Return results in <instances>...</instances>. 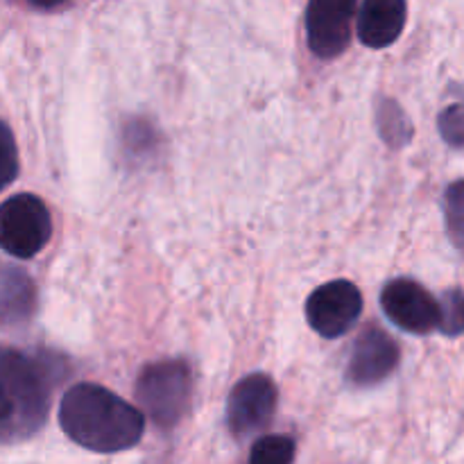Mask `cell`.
Wrapping results in <instances>:
<instances>
[{
	"label": "cell",
	"instance_id": "1",
	"mask_svg": "<svg viewBox=\"0 0 464 464\" xmlns=\"http://www.w3.org/2000/svg\"><path fill=\"white\" fill-rule=\"evenodd\" d=\"M62 430L95 453L130 451L145 430L143 411L95 383H77L62 397Z\"/></svg>",
	"mask_w": 464,
	"mask_h": 464
},
{
	"label": "cell",
	"instance_id": "2",
	"mask_svg": "<svg viewBox=\"0 0 464 464\" xmlns=\"http://www.w3.org/2000/svg\"><path fill=\"white\" fill-rule=\"evenodd\" d=\"M57 379L48 358L0 344V442H25L44 429Z\"/></svg>",
	"mask_w": 464,
	"mask_h": 464
},
{
	"label": "cell",
	"instance_id": "3",
	"mask_svg": "<svg viewBox=\"0 0 464 464\" xmlns=\"http://www.w3.org/2000/svg\"><path fill=\"white\" fill-rule=\"evenodd\" d=\"M193 374L184 361H159L136 381V401L159 429H172L188 412Z\"/></svg>",
	"mask_w": 464,
	"mask_h": 464
},
{
	"label": "cell",
	"instance_id": "4",
	"mask_svg": "<svg viewBox=\"0 0 464 464\" xmlns=\"http://www.w3.org/2000/svg\"><path fill=\"white\" fill-rule=\"evenodd\" d=\"M53 238V218L41 198L14 195L0 204V247L14 258H32Z\"/></svg>",
	"mask_w": 464,
	"mask_h": 464
},
{
	"label": "cell",
	"instance_id": "5",
	"mask_svg": "<svg viewBox=\"0 0 464 464\" xmlns=\"http://www.w3.org/2000/svg\"><path fill=\"white\" fill-rule=\"evenodd\" d=\"M362 313V295L347 279L320 285L306 302V320L322 338H340L349 334Z\"/></svg>",
	"mask_w": 464,
	"mask_h": 464
},
{
	"label": "cell",
	"instance_id": "6",
	"mask_svg": "<svg viewBox=\"0 0 464 464\" xmlns=\"http://www.w3.org/2000/svg\"><path fill=\"white\" fill-rule=\"evenodd\" d=\"M279 390L267 374H249L234 385L227 401V429L234 438L258 433L272 421Z\"/></svg>",
	"mask_w": 464,
	"mask_h": 464
},
{
	"label": "cell",
	"instance_id": "7",
	"mask_svg": "<svg viewBox=\"0 0 464 464\" xmlns=\"http://www.w3.org/2000/svg\"><path fill=\"white\" fill-rule=\"evenodd\" d=\"M383 313L406 334L426 335L440 326V304L412 279L390 281L381 295Z\"/></svg>",
	"mask_w": 464,
	"mask_h": 464
},
{
	"label": "cell",
	"instance_id": "8",
	"mask_svg": "<svg viewBox=\"0 0 464 464\" xmlns=\"http://www.w3.org/2000/svg\"><path fill=\"white\" fill-rule=\"evenodd\" d=\"M358 0H308V48L320 59H335L347 50Z\"/></svg>",
	"mask_w": 464,
	"mask_h": 464
},
{
	"label": "cell",
	"instance_id": "9",
	"mask_svg": "<svg viewBox=\"0 0 464 464\" xmlns=\"http://www.w3.org/2000/svg\"><path fill=\"white\" fill-rule=\"evenodd\" d=\"M399 344L379 326H367L352 347L347 362V383L353 388L379 385L397 370Z\"/></svg>",
	"mask_w": 464,
	"mask_h": 464
},
{
	"label": "cell",
	"instance_id": "10",
	"mask_svg": "<svg viewBox=\"0 0 464 464\" xmlns=\"http://www.w3.org/2000/svg\"><path fill=\"white\" fill-rule=\"evenodd\" d=\"M406 18V0H365L358 14V39L367 48H388L401 36Z\"/></svg>",
	"mask_w": 464,
	"mask_h": 464
},
{
	"label": "cell",
	"instance_id": "11",
	"mask_svg": "<svg viewBox=\"0 0 464 464\" xmlns=\"http://www.w3.org/2000/svg\"><path fill=\"white\" fill-rule=\"evenodd\" d=\"M34 285L23 272L0 270V320H27L34 311Z\"/></svg>",
	"mask_w": 464,
	"mask_h": 464
},
{
	"label": "cell",
	"instance_id": "12",
	"mask_svg": "<svg viewBox=\"0 0 464 464\" xmlns=\"http://www.w3.org/2000/svg\"><path fill=\"white\" fill-rule=\"evenodd\" d=\"M297 444L288 435H266L252 447L249 460L254 464H288L295 460Z\"/></svg>",
	"mask_w": 464,
	"mask_h": 464
},
{
	"label": "cell",
	"instance_id": "13",
	"mask_svg": "<svg viewBox=\"0 0 464 464\" xmlns=\"http://www.w3.org/2000/svg\"><path fill=\"white\" fill-rule=\"evenodd\" d=\"M18 175V148L12 130L0 121V190L7 188Z\"/></svg>",
	"mask_w": 464,
	"mask_h": 464
},
{
	"label": "cell",
	"instance_id": "14",
	"mask_svg": "<svg viewBox=\"0 0 464 464\" xmlns=\"http://www.w3.org/2000/svg\"><path fill=\"white\" fill-rule=\"evenodd\" d=\"M444 306H440V326L442 334L458 338L462 334V293L460 288H453L451 293L444 297Z\"/></svg>",
	"mask_w": 464,
	"mask_h": 464
},
{
	"label": "cell",
	"instance_id": "15",
	"mask_svg": "<svg viewBox=\"0 0 464 464\" xmlns=\"http://www.w3.org/2000/svg\"><path fill=\"white\" fill-rule=\"evenodd\" d=\"M447 222L453 236V243L462 245V181H453L447 190Z\"/></svg>",
	"mask_w": 464,
	"mask_h": 464
},
{
	"label": "cell",
	"instance_id": "16",
	"mask_svg": "<svg viewBox=\"0 0 464 464\" xmlns=\"http://www.w3.org/2000/svg\"><path fill=\"white\" fill-rule=\"evenodd\" d=\"M440 134L447 143H451L453 148H460L462 145V107L460 104H453L447 111L440 116Z\"/></svg>",
	"mask_w": 464,
	"mask_h": 464
},
{
	"label": "cell",
	"instance_id": "17",
	"mask_svg": "<svg viewBox=\"0 0 464 464\" xmlns=\"http://www.w3.org/2000/svg\"><path fill=\"white\" fill-rule=\"evenodd\" d=\"M27 3L34 5V7H39V9H54V7H59V5L68 3V0H27Z\"/></svg>",
	"mask_w": 464,
	"mask_h": 464
}]
</instances>
